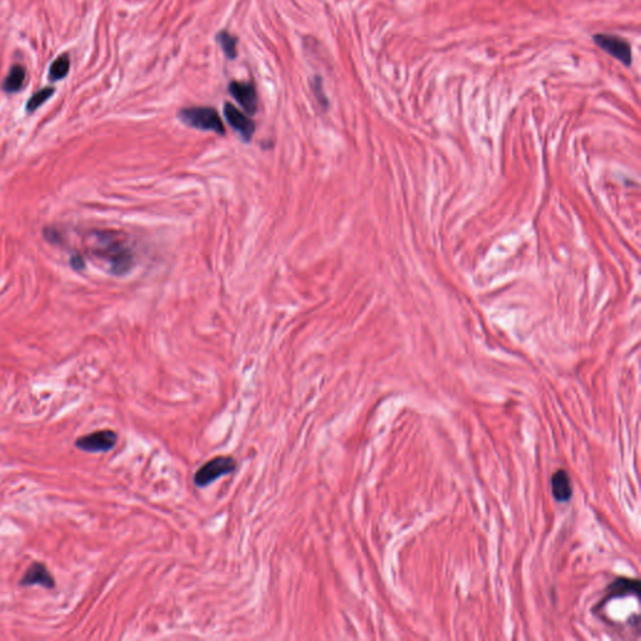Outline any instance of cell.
<instances>
[{
    "label": "cell",
    "mask_w": 641,
    "mask_h": 641,
    "mask_svg": "<svg viewBox=\"0 0 641 641\" xmlns=\"http://www.w3.org/2000/svg\"><path fill=\"white\" fill-rule=\"evenodd\" d=\"M229 91L239 105L245 109L246 113L253 115L258 109V96L253 83L233 82L229 83Z\"/></svg>",
    "instance_id": "52a82bcc"
},
{
    "label": "cell",
    "mask_w": 641,
    "mask_h": 641,
    "mask_svg": "<svg viewBox=\"0 0 641 641\" xmlns=\"http://www.w3.org/2000/svg\"><path fill=\"white\" fill-rule=\"evenodd\" d=\"M71 267L76 268V270H83L84 268V261H83L82 257L81 255H73L71 260Z\"/></svg>",
    "instance_id": "2e32d148"
},
{
    "label": "cell",
    "mask_w": 641,
    "mask_h": 641,
    "mask_svg": "<svg viewBox=\"0 0 641 641\" xmlns=\"http://www.w3.org/2000/svg\"><path fill=\"white\" fill-rule=\"evenodd\" d=\"M25 81V69L22 66L11 67L9 74L3 83V91L6 93H17L23 87Z\"/></svg>",
    "instance_id": "8fae6325"
},
{
    "label": "cell",
    "mask_w": 641,
    "mask_h": 641,
    "mask_svg": "<svg viewBox=\"0 0 641 641\" xmlns=\"http://www.w3.org/2000/svg\"><path fill=\"white\" fill-rule=\"evenodd\" d=\"M54 94V88H44L42 91L35 93L32 98H29L27 103L28 112H34L43 105L48 99Z\"/></svg>",
    "instance_id": "5bb4252c"
},
{
    "label": "cell",
    "mask_w": 641,
    "mask_h": 641,
    "mask_svg": "<svg viewBox=\"0 0 641 641\" xmlns=\"http://www.w3.org/2000/svg\"><path fill=\"white\" fill-rule=\"evenodd\" d=\"M551 492L556 501L567 502L572 496V484L569 473L560 468L551 478Z\"/></svg>",
    "instance_id": "9c48e42d"
},
{
    "label": "cell",
    "mask_w": 641,
    "mask_h": 641,
    "mask_svg": "<svg viewBox=\"0 0 641 641\" xmlns=\"http://www.w3.org/2000/svg\"><path fill=\"white\" fill-rule=\"evenodd\" d=\"M312 89H313L316 99H317V102L320 104V107L323 109H327V107H328V100H327L326 94L323 92V84H322L320 76H317L313 78V81H312Z\"/></svg>",
    "instance_id": "9a60e30c"
},
{
    "label": "cell",
    "mask_w": 641,
    "mask_h": 641,
    "mask_svg": "<svg viewBox=\"0 0 641 641\" xmlns=\"http://www.w3.org/2000/svg\"><path fill=\"white\" fill-rule=\"evenodd\" d=\"M178 118L183 125L200 131L213 132L219 136L226 133L224 125L217 110L211 107H188L180 109Z\"/></svg>",
    "instance_id": "7a4b0ae2"
},
{
    "label": "cell",
    "mask_w": 641,
    "mask_h": 641,
    "mask_svg": "<svg viewBox=\"0 0 641 641\" xmlns=\"http://www.w3.org/2000/svg\"><path fill=\"white\" fill-rule=\"evenodd\" d=\"M216 40H217L219 47L222 48L223 53L229 59L232 60L237 58V55H238V53H237L238 40L234 35L229 33V30L223 29L221 32H218L217 35H216Z\"/></svg>",
    "instance_id": "7c38bea8"
},
{
    "label": "cell",
    "mask_w": 641,
    "mask_h": 641,
    "mask_svg": "<svg viewBox=\"0 0 641 641\" xmlns=\"http://www.w3.org/2000/svg\"><path fill=\"white\" fill-rule=\"evenodd\" d=\"M594 43L606 54L621 62L625 67L633 64V50L631 44L625 38L615 34L599 33L594 35Z\"/></svg>",
    "instance_id": "277c9868"
},
{
    "label": "cell",
    "mask_w": 641,
    "mask_h": 641,
    "mask_svg": "<svg viewBox=\"0 0 641 641\" xmlns=\"http://www.w3.org/2000/svg\"><path fill=\"white\" fill-rule=\"evenodd\" d=\"M69 67H71V60L68 58V55L64 54L58 57V58L53 62V64L50 66V81L57 82V81H60V79L66 78L68 71H69Z\"/></svg>",
    "instance_id": "4fadbf2b"
},
{
    "label": "cell",
    "mask_w": 641,
    "mask_h": 641,
    "mask_svg": "<svg viewBox=\"0 0 641 641\" xmlns=\"http://www.w3.org/2000/svg\"><path fill=\"white\" fill-rule=\"evenodd\" d=\"M118 440L113 429H100L76 440V445L86 452H105L112 450Z\"/></svg>",
    "instance_id": "5b68a950"
},
{
    "label": "cell",
    "mask_w": 641,
    "mask_h": 641,
    "mask_svg": "<svg viewBox=\"0 0 641 641\" xmlns=\"http://www.w3.org/2000/svg\"><path fill=\"white\" fill-rule=\"evenodd\" d=\"M640 591V582L634 579H626V577H619L614 582H611L606 589V598L605 600H611L614 598H624V596H630V595H639Z\"/></svg>",
    "instance_id": "30bf717a"
},
{
    "label": "cell",
    "mask_w": 641,
    "mask_h": 641,
    "mask_svg": "<svg viewBox=\"0 0 641 641\" xmlns=\"http://www.w3.org/2000/svg\"><path fill=\"white\" fill-rule=\"evenodd\" d=\"M223 113H224L229 125L238 133L239 136L242 137L243 141L250 142L253 138L255 125L248 115L231 103H224Z\"/></svg>",
    "instance_id": "8992f818"
},
{
    "label": "cell",
    "mask_w": 641,
    "mask_h": 641,
    "mask_svg": "<svg viewBox=\"0 0 641 641\" xmlns=\"http://www.w3.org/2000/svg\"><path fill=\"white\" fill-rule=\"evenodd\" d=\"M94 255L103 260L109 271L123 276L134 266V253L125 236L115 231H97L94 233Z\"/></svg>",
    "instance_id": "6da1fadb"
},
{
    "label": "cell",
    "mask_w": 641,
    "mask_h": 641,
    "mask_svg": "<svg viewBox=\"0 0 641 641\" xmlns=\"http://www.w3.org/2000/svg\"><path fill=\"white\" fill-rule=\"evenodd\" d=\"M24 587H32V585H42L47 589H52L54 587V577L52 576L47 566L42 562H34L33 565L28 569L25 575L21 582Z\"/></svg>",
    "instance_id": "ba28073f"
},
{
    "label": "cell",
    "mask_w": 641,
    "mask_h": 641,
    "mask_svg": "<svg viewBox=\"0 0 641 641\" xmlns=\"http://www.w3.org/2000/svg\"><path fill=\"white\" fill-rule=\"evenodd\" d=\"M237 468V461L231 456H217L206 462L196 475H195V484L198 487H206L212 484L217 478L224 475L234 473Z\"/></svg>",
    "instance_id": "3957f363"
}]
</instances>
